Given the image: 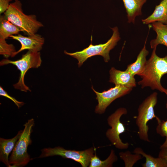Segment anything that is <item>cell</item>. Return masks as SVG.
<instances>
[{
    "instance_id": "cell-1",
    "label": "cell",
    "mask_w": 167,
    "mask_h": 167,
    "mask_svg": "<svg viewBox=\"0 0 167 167\" xmlns=\"http://www.w3.org/2000/svg\"><path fill=\"white\" fill-rule=\"evenodd\" d=\"M156 47L153 50L151 56L147 60L144 70L139 76L141 79L138 83L141 88L149 87L152 90H157L164 92L165 88L162 85V77L167 74V54L160 57L156 53Z\"/></svg>"
},
{
    "instance_id": "cell-2",
    "label": "cell",
    "mask_w": 167,
    "mask_h": 167,
    "mask_svg": "<svg viewBox=\"0 0 167 167\" xmlns=\"http://www.w3.org/2000/svg\"><path fill=\"white\" fill-rule=\"evenodd\" d=\"M22 6L20 0L15 1L10 3L3 15L7 20L19 28L22 32L28 36L36 33L41 28L44 27V25L37 20L35 15L25 14Z\"/></svg>"
},
{
    "instance_id": "cell-3",
    "label": "cell",
    "mask_w": 167,
    "mask_h": 167,
    "mask_svg": "<svg viewBox=\"0 0 167 167\" xmlns=\"http://www.w3.org/2000/svg\"><path fill=\"white\" fill-rule=\"evenodd\" d=\"M111 28L113 31L112 35L106 43L94 45L91 42L88 47L81 51L70 53L65 50L64 53L76 59L78 61L79 67L81 66L88 58L96 55L102 56L105 62H108L110 59V51L114 47L120 39L118 27H115Z\"/></svg>"
},
{
    "instance_id": "cell-4",
    "label": "cell",
    "mask_w": 167,
    "mask_h": 167,
    "mask_svg": "<svg viewBox=\"0 0 167 167\" xmlns=\"http://www.w3.org/2000/svg\"><path fill=\"white\" fill-rule=\"evenodd\" d=\"M42 60L40 52H34L30 50L22 55L19 59L12 61L8 58L3 59L0 62V66L12 64L16 66L20 71L18 82L13 86L15 88L21 91L27 92L31 90L25 84L24 78L27 71L32 68H37L41 64Z\"/></svg>"
},
{
    "instance_id": "cell-5",
    "label": "cell",
    "mask_w": 167,
    "mask_h": 167,
    "mask_svg": "<svg viewBox=\"0 0 167 167\" xmlns=\"http://www.w3.org/2000/svg\"><path fill=\"white\" fill-rule=\"evenodd\" d=\"M157 93L154 92L145 98L139 106L135 123L138 129L139 139L145 141L150 142L148 137V121L156 118L160 119L155 114L154 108L157 102Z\"/></svg>"
},
{
    "instance_id": "cell-6",
    "label": "cell",
    "mask_w": 167,
    "mask_h": 167,
    "mask_svg": "<svg viewBox=\"0 0 167 167\" xmlns=\"http://www.w3.org/2000/svg\"><path fill=\"white\" fill-rule=\"evenodd\" d=\"M34 124V120L32 118L24 125V128L22 134L16 142L9 158L11 167L24 166L30 160V156L27 152V148L32 143L30 135Z\"/></svg>"
},
{
    "instance_id": "cell-7",
    "label": "cell",
    "mask_w": 167,
    "mask_h": 167,
    "mask_svg": "<svg viewBox=\"0 0 167 167\" xmlns=\"http://www.w3.org/2000/svg\"><path fill=\"white\" fill-rule=\"evenodd\" d=\"M94 148L84 151H76L66 150L58 146L42 149L41 153L38 158L59 156L64 158L71 159L79 163L82 167H87L89 166L91 158L94 156Z\"/></svg>"
},
{
    "instance_id": "cell-8",
    "label": "cell",
    "mask_w": 167,
    "mask_h": 167,
    "mask_svg": "<svg viewBox=\"0 0 167 167\" xmlns=\"http://www.w3.org/2000/svg\"><path fill=\"white\" fill-rule=\"evenodd\" d=\"M127 113L126 108H120L110 115L107 119L108 123L111 128L107 130L106 136L112 144L120 149H127L129 146L128 143L122 142L120 137V135L126 131L125 127L121 121L120 118L122 115H126Z\"/></svg>"
},
{
    "instance_id": "cell-9",
    "label": "cell",
    "mask_w": 167,
    "mask_h": 167,
    "mask_svg": "<svg viewBox=\"0 0 167 167\" xmlns=\"http://www.w3.org/2000/svg\"><path fill=\"white\" fill-rule=\"evenodd\" d=\"M92 88L96 95V99L98 102L95 112L99 114L104 113L107 107L114 100L129 94L132 89L120 85H115L107 91L99 92L96 91L92 86Z\"/></svg>"
},
{
    "instance_id": "cell-10",
    "label": "cell",
    "mask_w": 167,
    "mask_h": 167,
    "mask_svg": "<svg viewBox=\"0 0 167 167\" xmlns=\"http://www.w3.org/2000/svg\"><path fill=\"white\" fill-rule=\"evenodd\" d=\"M19 41L21 44L19 49L14 54L13 57L25 50L40 52L45 42V39L41 35L37 34L25 36L20 34L13 35L9 37Z\"/></svg>"
},
{
    "instance_id": "cell-11",
    "label": "cell",
    "mask_w": 167,
    "mask_h": 167,
    "mask_svg": "<svg viewBox=\"0 0 167 167\" xmlns=\"http://www.w3.org/2000/svg\"><path fill=\"white\" fill-rule=\"evenodd\" d=\"M109 73V82L115 85H120L131 89L136 86L134 76L126 70L121 71L112 67Z\"/></svg>"
},
{
    "instance_id": "cell-12",
    "label": "cell",
    "mask_w": 167,
    "mask_h": 167,
    "mask_svg": "<svg viewBox=\"0 0 167 167\" xmlns=\"http://www.w3.org/2000/svg\"><path fill=\"white\" fill-rule=\"evenodd\" d=\"M23 131H19L17 135L12 138L6 139L0 138V160L7 167H11L9 156L13 151L15 144L21 136Z\"/></svg>"
},
{
    "instance_id": "cell-13",
    "label": "cell",
    "mask_w": 167,
    "mask_h": 167,
    "mask_svg": "<svg viewBox=\"0 0 167 167\" xmlns=\"http://www.w3.org/2000/svg\"><path fill=\"white\" fill-rule=\"evenodd\" d=\"M147 38L145 41L143 47L138 55L136 60L134 62L128 65L126 70L134 76H140L143 72L147 61L146 57L149 51L146 48Z\"/></svg>"
},
{
    "instance_id": "cell-14",
    "label": "cell",
    "mask_w": 167,
    "mask_h": 167,
    "mask_svg": "<svg viewBox=\"0 0 167 167\" xmlns=\"http://www.w3.org/2000/svg\"><path fill=\"white\" fill-rule=\"evenodd\" d=\"M143 24H148L159 22L167 24V0H163L156 6L152 13L146 18L142 19Z\"/></svg>"
},
{
    "instance_id": "cell-15",
    "label": "cell",
    "mask_w": 167,
    "mask_h": 167,
    "mask_svg": "<svg viewBox=\"0 0 167 167\" xmlns=\"http://www.w3.org/2000/svg\"><path fill=\"white\" fill-rule=\"evenodd\" d=\"M147 0H122L129 23L134 24L136 17L142 15V7Z\"/></svg>"
},
{
    "instance_id": "cell-16",
    "label": "cell",
    "mask_w": 167,
    "mask_h": 167,
    "mask_svg": "<svg viewBox=\"0 0 167 167\" xmlns=\"http://www.w3.org/2000/svg\"><path fill=\"white\" fill-rule=\"evenodd\" d=\"M152 25L157 36L155 39L152 40L150 42L151 48L153 49L157 47L159 44L167 47V24L159 22H155L152 23Z\"/></svg>"
},
{
    "instance_id": "cell-17",
    "label": "cell",
    "mask_w": 167,
    "mask_h": 167,
    "mask_svg": "<svg viewBox=\"0 0 167 167\" xmlns=\"http://www.w3.org/2000/svg\"><path fill=\"white\" fill-rule=\"evenodd\" d=\"M20 28L7 20L3 15L0 17V38L6 39L10 36L19 34Z\"/></svg>"
},
{
    "instance_id": "cell-18",
    "label": "cell",
    "mask_w": 167,
    "mask_h": 167,
    "mask_svg": "<svg viewBox=\"0 0 167 167\" xmlns=\"http://www.w3.org/2000/svg\"><path fill=\"white\" fill-rule=\"evenodd\" d=\"M133 152L139 154L145 158V162L142 164L143 167H167V163L164 159L159 157L155 158L146 153L141 148H135Z\"/></svg>"
},
{
    "instance_id": "cell-19",
    "label": "cell",
    "mask_w": 167,
    "mask_h": 167,
    "mask_svg": "<svg viewBox=\"0 0 167 167\" xmlns=\"http://www.w3.org/2000/svg\"><path fill=\"white\" fill-rule=\"evenodd\" d=\"M94 150L95 154L91 158L89 167H111L113 164L118 160V157L113 149L111 150L108 157L104 161L101 160L97 156L95 148Z\"/></svg>"
},
{
    "instance_id": "cell-20",
    "label": "cell",
    "mask_w": 167,
    "mask_h": 167,
    "mask_svg": "<svg viewBox=\"0 0 167 167\" xmlns=\"http://www.w3.org/2000/svg\"><path fill=\"white\" fill-rule=\"evenodd\" d=\"M120 158L124 161L125 167H132L139 160L142 158L139 154H132L129 151L119 153Z\"/></svg>"
},
{
    "instance_id": "cell-21",
    "label": "cell",
    "mask_w": 167,
    "mask_h": 167,
    "mask_svg": "<svg viewBox=\"0 0 167 167\" xmlns=\"http://www.w3.org/2000/svg\"><path fill=\"white\" fill-rule=\"evenodd\" d=\"M6 39L0 38V54L5 58L13 57L16 51L14 45L7 43Z\"/></svg>"
},
{
    "instance_id": "cell-22",
    "label": "cell",
    "mask_w": 167,
    "mask_h": 167,
    "mask_svg": "<svg viewBox=\"0 0 167 167\" xmlns=\"http://www.w3.org/2000/svg\"><path fill=\"white\" fill-rule=\"evenodd\" d=\"M157 125L156 128L157 133L162 137H165V140L160 146V149H167V120L161 121L160 119L157 121Z\"/></svg>"
},
{
    "instance_id": "cell-23",
    "label": "cell",
    "mask_w": 167,
    "mask_h": 167,
    "mask_svg": "<svg viewBox=\"0 0 167 167\" xmlns=\"http://www.w3.org/2000/svg\"><path fill=\"white\" fill-rule=\"evenodd\" d=\"M0 95L6 97L13 101L19 109L24 105L23 101H19L16 100L15 98L10 96L1 87H0Z\"/></svg>"
},
{
    "instance_id": "cell-24",
    "label": "cell",
    "mask_w": 167,
    "mask_h": 167,
    "mask_svg": "<svg viewBox=\"0 0 167 167\" xmlns=\"http://www.w3.org/2000/svg\"><path fill=\"white\" fill-rule=\"evenodd\" d=\"M12 0H0V14L1 15L4 12L8 9L10 2Z\"/></svg>"
},
{
    "instance_id": "cell-25",
    "label": "cell",
    "mask_w": 167,
    "mask_h": 167,
    "mask_svg": "<svg viewBox=\"0 0 167 167\" xmlns=\"http://www.w3.org/2000/svg\"><path fill=\"white\" fill-rule=\"evenodd\" d=\"M158 157L164 159L166 161L167 164V149L161 148Z\"/></svg>"
},
{
    "instance_id": "cell-26",
    "label": "cell",
    "mask_w": 167,
    "mask_h": 167,
    "mask_svg": "<svg viewBox=\"0 0 167 167\" xmlns=\"http://www.w3.org/2000/svg\"><path fill=\"white\" fill-rule=\"evenodd\" d=\"M167 96V89H165V91L164 92ZM166 108L167 109V102L166 104Z\"/></svg>"
},
{
    "instance_id": "cell-27",
    "label": "cell",
    "mask_w": 167,
    "mask_h": 167,
    "mask_svg": "<svg viewBox=\"0 0 167 167\" xmlns=\"http://www.w3.org/2000/svg\"><path fill=\"white\" fill-rule=\"evenodd\" d=\"M15 1H18V0H14Z\"/></svg>"
}]
</instances>
